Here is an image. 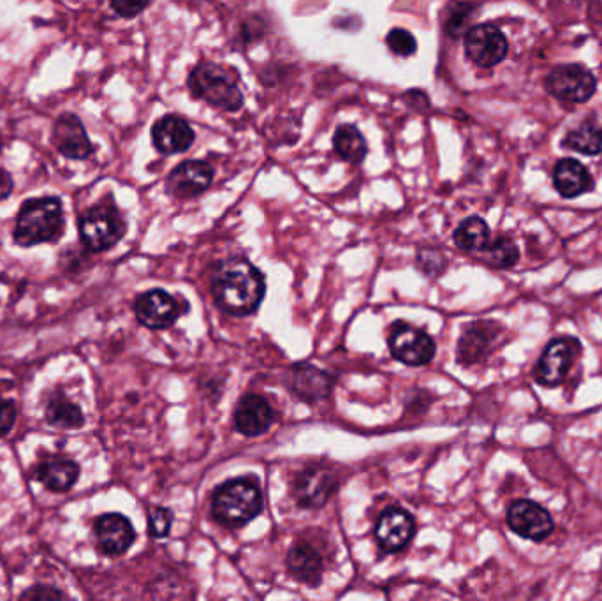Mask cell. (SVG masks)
<instances>
[{"instance_id": "obj_1", "label": "cell", "mask_w": 602, "mask_h": 601, "mask_svg": "<svg viewBox=\"0 0 602 601\" xmlns=\"http://www.w3.org/2000/svg\"><path fill=\"white\" fill-rule=\"evenodd\" d=\"M263 274L245 258L221 261L212 277L215 304L233 316H247L256 311L265 298Z\"/></svg>"}, {"instance_id": "obj_2", "label": "cell", "mask_w": 602, "mask_h": 601, "mask_svg": "<svg viewBox=\"0 0 602 601\" xmlns=\"http://www.w3.org/2000/svg\"><path fill=\"white\" fill-rule=\"evenodd\" d=\"M64 231V208L59 198L25 201L16 217L15 242L22 247L53 242Z\"/></svg>"}, {"instance_id": "obj_3", "label": "cell", "mask_w": 602, "mask_h": 601, "mask_svg": "<svg viewBox=\"0 0 602 601\" xmlns=\"http://www.w3.org/2000/svg\"><path fill=\"white\" fill-rule=\"evenodd\" d=\"M263 510V494L254 480H229L215 490L212 513L222 526L240 527L256 519Z\"/></svg>"}, {"instance_id": "obj_4", "label": "cell", "mask_w": 602, "mask_h": 601, "mask_svg": "<svg viewBox=\"0 0 602 601\" xmlns=\"http://www.w3.org/2000/svg\"><path fill=\"white\" fill-rule=\"evenodd\" d=\"M189 89L194 96L203 99L213 108L222 112H238L243 106V94L238 87V76L235 71L226 67L203 62L194 67L189 76Z\"/></svg>"}, {"instance_id": "obj_5", "label": "cell", "mask_w": 602, "mask_h": 601, "mask_svg": "<svg viewBox=\"0 0 602 601\" xmlns=\"http://www.w3.org/2000/svg\"><path fill=\"white\" fill-rule=\"evenodd\" d=\"M81 242L94 253L108 251L125 235V223L113 205H96L83 212L78 221Z\"/></svg>"}, {"instance_id": "obj_6", "label": "cell", "mask_w": 602, "mask_h": 601, "mask_svg": "<svg viewBox=\"0 0 602 601\" xmlns=\"http://www.w3.org/2000/svg\"><path fill=\"white\" fill-rule=\"evenodd\" d=\"M580 351V341L574 337H562L551 341L534 369V379L543 386H557L558 383H562V379L566 378Z\"/></svg>"}, {"instance_id": "obj_7", "label": "cell", "mask_w": 602, "mask_h": 601, "mask_svg": "<svg viewBox=\"0 0 602 601\" xmlns=\"http://www.w3.org/2000/svg\"><path fill=\"white\" fill-rule=\"evenodd\" d=\"M390 349L393 357L412 367L430 364L435 357L434 339L407 323H397L391 328Z\"/></svg>"}, {"instance_id": "obj_8", "label": "cell", "mask_w": 602, "mask_h": 601, "mask_svg": "<svg viewBox=\"0 0 602 601\" xmlns=\"http://www.w3.org/2000/svg\"><path fill=\"white\" fill-rule=\"evenodd\" d=\"M507 526L522 538L543 542L544 538L551 535L555 524L550 513L544 510L543 506L529 499H520L514 501L507 510Z\"/></svg>"}, {"instance_id": "obj_9", "label": "cell", "mask_w": 602, "mask_h": 601, "mask_svg": "<svg viewBox=\"0 0 602 601\" xmlns=\"http://www.w3.org/2000/svg\"><path fill=\"white\" fill-rule=\"evenodd\" d=\"M546 87L553 96L569 103H585L594 96L595 78L581 66H560L551 71Z\"/></svg>"}, {"instance_id": "obj_10", "label": "cell", "mask_w": 602, "mask_h": 601, "mask_svg": "<svg viewBox=\"0 0 602 601\" xmlns=\"http://www.w3.org/2000/svg\"><path fill=\"white\" fill-rule=\"evenodd\" d=\"M465 53L479 67L497 66L506 59L507 41L497 27L478 25L465 36Z\"/></svg>"}, {"instance_id": "obj_11", "label": "cell", "mask_w": 602, "mask_h": 601, "mask_svg": "<svg viewBox=\"0 0 602 601\" xmlns=\"http://www.w3.org/2000/svg\"><path fill=\"white\" fill-rule=\"evenodd\" d=\"M184 311L180 309L177 298L164 290L147 291L134 304V312L141 325L154 330L171 327Z\"/></svg>"}, {"instance_id": "obj_12", "label": "cell", "mask_w": 602, "mask_h": 601, "mask_svg": "<svg viewBox=\"0 0 602 601\" xmlns=\"http://www.w3.org/2000/svg\"><path fill=\"white\" fill-rule=\"evenodd\" d=\"M337 489V476L324 466L301 471L294 482V496L301 508H321Z\"/></svg>"}, {"instance_id": "obj_13", "label": "cell", "mask_w": 602, "mask_h": 601, "mask_svg": "<svg viewBox=\"0 0 602 601\" xmlns=\"http://www.w3.org/2000/svg\"><path fill=\"white\" fill-rule=\"evenodd\" d=\"M97 545L106 556L117 557L131 549L136 533L127 517L120 513H104L94 524Z\"/></svg>"}, {"instance_id": "obj_14", "label": "cell", "mask_w": 602, "mask_h": 601, "mask_svg": "<svg viewBox=\"0 0 602 601\" xmlns=\"http://www.w3.org/2000/svg\"><path fill=\"white\" fill-rule=\"evenodd\" d=\"M52 141L55 149L59 150L62 156L74 161L89 159L94 152L89 134L85 131L81 120L73 113L60 115L53 126Z\"/></svg>"}, {"instance_id": "obj_15", "label": "cell", "mask_w": 602, "mask_h": 601, "mask_svg": "<svg viewBox=\"0 0 602 601\" xmlns=\"http://www.w3.org/2000/svg\"><path fill=\"white\" fill-rule=\"evenodd\" d=\"M414 536L411 513L402 508H388L381 513L375 526V538L384 552H400Z\"/></svg>"}, {"instance_id": "obj_16", "label": "cell", "mask_w": 602, "mask_h": 601, "mask_svg": "<svg viewBox=\"0 0 602 601\" xmlns=\"http://www.w3.org/2000/svg\"><path fill=\"white\" fill-rule=\"evenodd\" d=\"M194 138L196 134L191 124L177 115H166L157 120L152 127L154 147L164 156L182 154L185 150L191 149Z\"/></svg>"}, {"instance_id": "obj_17", "label": "cell", "mask_w": 602, "mask_h": 601, "mask_svg": "<svg viewBox=\"0 0 602 601\" xmlns=\"http://www.w3.org/2000/svg\"><path fill=\"white\" fill-rule=\"evenodd\" d=\"M213 168L203 161H185L171 171L168 191L177 198H194L212 186Z\"/></svg>"}, {"instance_id": "obj_18", "label": "cell", "mask_w": 602, "mask_h": 601, "mask_svg": "<svg viewBox=\"0 0 602 601\" xmlns=\"http://www.w3.org/2000/svg\"><path fill=\"white\" fill-rule=\"evenodd\" d=\"M275 422L272 406L259 395L243 397L235 411V427L243 436H259Z\"/></svg>"}, {"instance_id": "obj_19", "label": "cell", "mask_w": 602, "mask_h": 601, "mask_svg": "<svg viewBox=\"0 0 602 601\" xmlns=\"http://www.w3.org/2000/svg\"><path fill=\"white\" fill-rule=\"evenodd\" d=\"M497 337H499V330L493 323H476L467 328L458 344L460 364H478L479 360H483L492 351Z\"/></svg>"}, {"instance_id": "obj_20", "label": "cell", "mask_w": 602, "mask_h": 601, "mask_svg": "<svg viewBox=\"0 0 602 601\" xmlns=\"http://www.w3.org/2000/svg\"><path fill=\"white\" fill-rule=\"evenodd\" d=\"M330 374L317 369L314 365L301 364L293 367L291 372V388L294 394L307 402L326 399L331 392Z\"/></svg>"}, {"instance_id": "obj_21", "label": "cell", "mask_w": 602, "mask_h": 601, "mask_svg": "<svg viewBox=\"0 0 602 601\" xmlns=\"http://www.w3.org/2000/svg\"><path fill=\"white\" fill-rule=\"evenodd\" d=\"M287 566L296 579L310 587L319 586L323 577V557L309 543H298L287 556Z\"/></svg>"}, {"instance_id": "obj_22", "label": "cell", "mask_w": 602, "mask_h": 601, "mask_svg": "<svg viewBox=\"0 0 602 601\" xmlns=\"http://www.w3.org/2000/svg\"><path fill=\"white\" fill-rule=\"evenodd\" d=\"M37 480L53 492H66L73 489L80 478V466L71 459L53 457L43 462L36 471Z\"/></svg>"}, {"instance_id": "obj_23", "label": "cell", "mask_w": 602, "mask_h": 601, "mask_svg": "<svg viewBox=\"0 0 602 601\" xmlns=\"http://www.w3.org/2000/svg\"><path fill=\"white\" fill-rule=\"evenodd\" d=\"M553 184L564 198H576L580 194L587 193L592 187V179L583 164L574 159H562L555 166Z\"/></svg>"}, {"instance_id": "obj_24", "label": "cell", "mask_w": 602, "mask_h": 601, "mask_svg": "<svg viewBox=\"0 0 602 601\" xmlns=\"http://www.w3.org/2000/svg\"><path fill=\"white\" fill-rule=\"evenodd\" d=\"M333 145H335L338 156L346 159L349 163H363L368 154L365 136L360 133L358 127L351 126V124L338 127L333 134Z\"/></svg>"}, {"instance_id": "obj_25", "label": "cell", "mask_w": 602, "mask_h": 601, "mask_svg": "<svg viewBox=\"0 0 602 601\" xmlns=\"http://www.w3.org/2000/svg\"><path fill=\"white\" fill-rule=\"evenodd\" d=\"M455 244L463 251H485L490 244L488 224L479 217L465 219L455 231Z\"/></svg>"}, {"instance_id": "obj_26", "label": "cell", "mask_w": 602, "mask_h": 601, "mask_svg": "<svg viewBox=\"0 0 602 601\" xmlns=\"http://www.w3.org/2000/svg\"><path fill=\"white\" fill-rule=\"evenodd\" d=\"M46 420L59 429H80L85 423L81 409L67 399H52L46 408Z\"/></svg>"}, {"instance_id": "obj_27", "label": "cell", "mask_w": 602, "mask_h": 601, "mask_svg": "<svg viewBox=\"0 0 602 601\" xmlns=\"http://www.w3.org/2000/svg\"><path fill=\"white\" fill-rule=\"evenodd\" d=\"M567 149L594 156L602 150V129L594 124H583L567 134Z\"/></svg>"}, {"instance_id": "obj_28", "label": "cell", "mask_w": 602, "mask_h": 601, "mask_svg": "<svg viewBox=\"0 0 602 601\" xmlns=\"http://www.w3.org/2000/svg\"><path fill=\"white\" fill-rule=\"evenodd\" d=\"M485 251H488V261L492 263L493 267L497 268L513 267L514 263L520 258L518 247L509 238H497L495 242L488 244Z\"/></svg>"}, {"instance_id": "obj_29", "label": "cell", "mask_w": 602, "mask_h": 601, "mask_svg": "<svg viewBox=\"0 0 602 601\" xmlns=\"http://www.w3.org/2000/svg\"><path fill=\"white\" fill-rule=\"evenodd\" d=\"M386 43L390 46L391 52L398 55V57H412L414 53L418 52V43L416 38L412 36L409 30L405 29H391L390 34L386 36Z\"/></svg>"}, {"instance_id": "obj_30", "label": "cell", "mask_w": 602, "mask_h": 601, "mask_svg": "<svg viewBox=\"0 0 602 601\" xmlns=\"http://www.w3.org/2000/svg\"><path fill=\"white\" fill-rule=\"evenodd\" d=\"M173 524V513L168 508H152L148 513V533L154 538H164L169 535V529Z\"/></svg>"}, {"instance_id": "obj_31", "label": "cell", "mask_w": 602, "mask_h": 601, "mask_svg": "<svg viewBox=\"0 0 602 601\" xmlns=\"http://www.w3.org/2000/svg\"><path fill=\"white\" fill-rule=\"evenodd\" d=\"M150 0H111V8L124 18H134L147 9Z\"/></svg>"}, {"instance_id": "obj_32", "label": "cell", "mask_w": 602, "mask_h": 601, "mask_svg": "<svg viewBox=\"0 0 602 601\" xmlns=\"http://www.w3.org/2000/svg\"><path fill=\"white\" fill-rule=\"evenodd\" d=\"M16 420V404L0 395V436L8 434Z\"/></svg>"}, {"instance_id": "obj_33", "label": "cell", "mask_w": 602, "mask_h": 601, "mask_svg": "<svg viewBox=\"0 0 602 601\" xmlns=\"http://www.w3.org/2000/svg\"><path fill=\"white\" fill-rule=\"evenodd\" d=\"M434 253L435 251H432V249L419 253L418 267L421 268L425 274H439L441 270H444V263H446V261H444V258L437 261L432 260V258H434Z\"/></svg>"}, {"instance_id": "obj_34", "label": "cell", "mask_w": 602, "mask_h": 601, "mask_svg": "<svg viewBox=\"0 0 602 601\" xmlns=\"http://www.w3.org/2000/svg\"><path fill=\"white\" fill-rule=\"evenodd\" d=\"M22 598H27V600H39V598H48V600H53V598H64V594L57 591V589H53V587L48 586H34L29 591H25L22 594Z\"/></svg>"}, {"instance_id": "obj_35", "label": "cell", "mask_w": 602, "mask_h": 601, "mask_svg": "<svg viewBox=\"0 0 602 601\" xmlns=\"http://www.w3.org/2000/svg\"><path fill=\"white\" fill-rule=\"evenodd\" d=\"M13 187H15V184H13L11 175L8 171L0 168V201L6 200L9 194L13 193Z\"/></svg>"}]
</instances>
